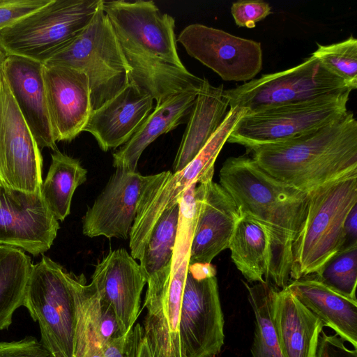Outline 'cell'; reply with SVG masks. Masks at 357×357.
<instances>
[{"label": "cell", "mask_w": 357, "mask_h": 357, "mask_svg": "<svg viewBox=\"0 0 357 357\" xmlns=\"http://www.w3.org/2000/svg\"><path fill=\"white\" fill-rule=\"evenodd\" d=\"M102 9L130 68V82L156 105L201 89L204 78L189 72L178 56L174 17L162 13L153 1L102 0Z\"/></svg>", "instance_id": "cell-1"}, {"label": "cell", "mask_w": 357, "mask_h": 357, "mask_svg": "<svg viewBox=\"0 0 357 357\" xmlns=\"http://www.w3.org/2000/svg\"><path fill=\"white\" fill-rule=\"evenodd\" d=\"M219 178L241 215L252 218L266 233L268 282L278 289L286 287L290 281L292 244L306 215L309 193L272 177L247 155L228 158Z\"/></svg>", "instance_id": "cell-2"}, {"label": "cell", "mask_w": 357, "mask_h": 357, "mask_svg": "<svg viewBox=\"0 0 357 357\" xmlns=\"http://www.w3.org/2000/svg\"><path fill=\"white\" fill-rule=\"evenodd\" d=\"M266 173L296 189H314L357 174V121L347 110L336 120L294 139L247 149Z\"/></svg>", "instance_id": "cell-3"}, {"label": "cell", "mask_w": 357, "mask_h": 357, "mask_svg": "<svg viewBox=\"0 0 357 357\" xmlns=\"http://www.w3.org/2000/svg\"><path fill=\"white\" fill-rule=\"evenodd\" d=\"M357 205V174L309 192L306 215L291 248L290 280L318 273L346 247L344 223Z\"/></svg>", "instance_id": "cell-4"}, {"label": "cell", "mask_w": 357, "mask_h": 357, "mask_svg": "<svg viewBox=\"0 0 357 357\" xmlns=\"http://www.w3.org/2000/svg\"><path fill=\"white\" fill-rule=\"evenodd\" d=\"M240 119L238 112L228 111L218 129L183 169L153 174L141 195L130 233V255L135 259L139 261L142 258L153 229L162 213L179 203L192 185L213 177L216 158Z\"/></svg>", "instance_id": "cell-5"}, {"label": "cell", "mask_w": 357, "mask_h": 357, "mask_svg": "<svg viewBox=\"0 0 357 357\" xmlns=\"http://www.w3.org/2000/svg\"><path fill=\"white\" fill-rule=\"evenodd\" d=\"M44 64L82 70L89 82L92 111L113 98L130 83V68L102 0L89 24Z\"/></svg>", "instance_id": "cell-6"}, {"label": "cell", "mask_w": 357, "mask_h": 357, "mask_svg": "<svg viewBox=\"0 0 357 357\" xmlns=\"http://www.w3.org/2000/svg\"><path fill=\"white\" fill-rule=\"evenodd\" d=\"M102 0H51L0 31V47L8 54L45 63L91 22Z\"/></svg>", "instance_id": "cell-7"}, {"label": "cell", "mask_w": 357, "mask_h": 357, "mask_svg": "<svg viewBox=\"0 0 357 357\" xmlns=\"http://www.w3.org/2000/svg\"><path fill=\"white\" fill-rule=\"evenodd\" d=\"M351 91L347 89L306 102L248 112L234 126L227 142L250 149L303 136L346 113Z\"/></svg>", "instance_id": "cell-8"}, {"label": "cell", "mask_w": 357, "mask_h": 357, "mask_svg": "<svg viewBox=\"0 0 357 357\" xmlns=\"http://www.w3.org/2000/svg\"><path fill=\"white\" fill-rule=\"evenodd\" d=\"M23 306L38 323L43 345L52 354L73 357L75 312L69 272L42 255L32 266Z\"/></svg>", "instance_id": "cell-9"}, {"label": "cell", "mask_w": 357, "mask_h": 357, "mask_svg": "<svg viewBox=\"0 0 357 357\" xmlns=\"http://www.w3.org/2000/svg\"><path fill=\"white\" fill-rule=\"evenodd\" d=\"M347 89L351 90L311 54L296 66L262 75L236 87L225 89V94L229 107L246 108L248 113H252L312 100Z\"/></svg>", "instance_id": "cell-10"}, {"label": "cell", "mask_w": 357, "mask_h": 357, "mask_svg": "<svg viewBox=\"0 0 357 357\" xmlns=\"http://www.w3.org/2000/svg\"><path fill=\"white\" fill-rule=\"evenodd\" d=\"M215 274L211 264L188 266L179 317L184 357H214L224 344V315Z\"/></svg>", "instance_id": "cell-11"}, {"label": "cell", "mask_w": 357, "mask_h": 357, "mask_svg": "<svg viewBox=\"0 0 357 357\" xmlns=\"http://www.w3.org/2000/svg\"><path fill=\"white\" fill-rule=\"evenodd\" d=\"M3 66V65H2ZM43 158L0 70V183L28 193L40 192Z\"/></svg>", "instance_id": "cell-12"}, {"label": "cell", "mask_w": 357, "mask_h": 357, "mask_svg": "<svg viewBox=\"0 0 357 357\" xmlns=\"http://www.w3.org/2000/svg\"><path fill=\"white\" fill-rule=\"evenodd\" d=\"M176 41L225 81H250L262 68L260 43L221 29L191 24L180 32Z\"/></svg>", "instance_id": "cell-13"}, {"label": "cell", "mask_w": 357, "mask_h": 357, "mask_svg": "<svg viewBox=\"0 0 357 357\" xmlns=\"http://www.w3.org/2000/svg\"><path fill=\"white\" fill-rule=\"evenodd\" d=\"M192 232L191 223H179L167 287L160 302L147 310L144 319V335L155 357H184L179 337V317Z\"/></svg>", "instance_id": "cell-14"}, {"label": "cell", "mask_w": 357, "mask_h": 357, "mask_svg": "<svg viewBox=\"0 0 357 357\" xmlns=\"http://www.w3.org/2000/svg\"><path fill=\"white\" fill-rule=\"evenodd\" d=\"M58 220L46 206L41 191L28 193L0 183V245L43 255L55 239Z\"/></svg>", "instance_id": "cell-15"}, {"label": "cell", "mask_w": 357, "mask_h": 357, "mask_svg": "<svg viewBox=\"0 0 357 357\" xmlns=\"http://www.w3.org/2000/svg\"><path fill=\"white\" fill-rule=\"evenodd\" d=\"M195 225L189 265L211 264L229 243L241 213L231 196L213 177L198 183L194 191Z\"/></svg>", "instance_id": "cell-16"}, {"label": "cell", "mask_w": 357, "mask_h": 357, "mask_svg": "<svg viewBox=\"0 0 357 357\" xmlns=\"http://www.w3.org/2000/svg\"><path fill=\"white\" fill-rule=\"evenodd\" d=\"M153 177L116 169L83 217V234L91 238H128L139 198Z\"/></svg>", "instance_id": "cell-17"}, {"label": "cell", "mask_w": 357, "mask_h": 357, "mask_svg": "<svg viewBox=\"0 0 357 357\" xmlns=\"http://www.w3.org/2000/svg\"><path fill=\"white\" fill-rule=\"evenodd\" d=\"M47 109L56 142L74 139L92 112L89 82L78 69L43 64Z\"/></svg>", "instance_id": "cell-18"}, {"label": "cell", "mask_w": 357, "mask_h": 357, "mask_svg": "<svg viewBox=\"0 0 357 357\" xmlns=\"http://www.w3.org/2000/svg\"><path fill=\"white\" fill-rule=\"evenodd\" d=\"M91 282L114 311L121 334L128 332L140 313L146 283L139 264L124 248L112 250L96 265Z\"/></svg>", "instance_id": "cell-19"}, {"label": "cell", "mask_w": 357, "mask_h": 357, "mask_svg": "<svg viewBox=\"0 0 357 357\" xmlns=\"http://www.w3.org/2000/svg\"><path fill=\"white\" fill-rule=\"evenodd\" d=\"M2 68L13 98L40 150H57L47 105L43 63L6 54Z\"/></svg>", "instance_id": "cell-20"}, {"label": "cell", "mask_w": 357, "mask_h": 357, "mask_svg": "<svg viewBox=\"0 0 357 357\" xmlns=\"http://www.w3.org/2000/svg\"><path fill=\"white\" fill-rule=\"evenodd\" d=\"M153 98L130 83L93 110L83 131L91 133L103 151L126 143L153 109Z\"/></svg>", "instance_id": "cell-21"}, {"label": "cell", "mask_w": 357, "mask_h": 357, "mask_svg": "<svg viewBox=\"0 0 357 357\" xmlns=\"http://www.w3.org/2000/svg\"><path fill=\"white\" fill-rule=\"evenodd\" d=\"M69 280L75 312L73 357H87L122 334L114 311L101 300L93 283H87L84 274L73 272Z\"/></svg>", "instance_id": "cell-22"}, {"label": "cell", "mask_w": 357, "mask_h": 357, "mask_svg": "<svg viewBox=\"0 0 357 357\" xmlns=\"http://www.w3.org/2000/svg\"><path fill=\"white\" fill-rule=\"evenodd\" d=\"M272 321L284 357H315L321 321L286 287H274Z\"/></svg>", "instance_id": "cell-23"}, {"label": "cell", "mask_w": 357, "mask_h": 357, "mask_svg": "<svg viewBox=\"0 0 357 357\" xmlns=\"http://www.w3.org/2000/svg\"><path fill=\"white\" fill-rule=\"evenodd\" d=\"M180 202L162 213L144 248L139 265L147 283L144 307L155 306L169 283L180 218Z\"/></svg>", "instance_id": "cell-24"}, {"label": "cell", "mask_w": 357, "mask_h": 357, "mask_svg": "<svg viewBox=\"0 0 357 357\" xmlns=\"http://www.w3.org/2000/svg\"><path fill=\"white\" fill-rule=\"evenodd\" d=\"M199 91H187L156 105L130 139L113 156V166L136 172L144 149L156 138L187 120Z\"/></svg>", "instance_id": "cell-25"}, {"label": "cell", "mask_w": 357, "mask_h": 357, "mask_svg": "<svg viewBox=\"0 0 357 357\" xmlns=\"http://www.w3.org/2000/svg\"><path fill=\"white\" fill-rule=\"evenodd\" d=\"M287 288L324 326L357 348V301L335 292L313 275L292 280Z\"/></svg>", "instance_id": "cell-26"}, {"label": "cell", "mask_w": 357, "mask_h": 357, "mask_svg": "<svg viewBox=\"0 0 357 357\" xmlns=\"http://www.w3.org/2000/svg\"><path fill=\"white\" fill-rule=\"evenodd\" d=\"M223 85H211L204 78L174 158V172L183 169L199 153L222 123L229 108Z\"/></svg>", "instance_id": "cell-27"}, {"label": "cell", "mask_w": 357, "mask_h": 357, "mask_svg": "<svg viewBox=\"0 0 357 357\" xmlns=\"http://www.w3.org/2000/svg\"><path fill=\"white\" fill-rule=\"evenodd\" d=\"M228 248L232 261L248 282H268V240L264 229L257 222L241 215Z\"/></svg>", "instance_id": "cell-28"}, {"label": "cell", "mask_w": 357, "mask_h": 357, "mask_svg": "<svg viewBox=\"0 0 357 357\" xmlns=\"http://www.w3.org/2000/svg\"><path fill=\"white\" fill-rule=\"evenodd\" d=\"M51 157L52 162L40 191L46 206L56 220L63 221L70 213L75 190L86 181L87 170L77 159L58 149Z\"/></svg>", "instance_id": "cell-29"}, {"label": "cell", "mask_w": 357, "mask_h": 357, "mask_svg": "<svg viewBox=\"0 0 357 357\" xmlns=\"http://www.w3.org/2000/svg\"><path fill=\"white\" fill-rule=\"evenodd\" d=\"M33 264L22 250L0 245V331L8 329L23 305Z\"/></svg>", "instance_id": "cell-30"}, {"label": "cell", "mask_w": 357, "mask_h": 357, "mask_svg": "<svg viewBox=\"0 0 357 357\" xmlns=\"http://www.w3.org/2000/svg\"><path fill=\"white\" fill-rule=\"evenodd\" d=\"M255 314V332L251 357H284L272 321V298L275 286L270 282L245 283Z\"/></svg>", "instance_id": "cell-31"}, {"label": "cell", "mask_w": 357, "mask_h": 357, "mask_svg": "<svg viewBox=\"0 0 357 357\" xmlns=\"http://www.w3.org/2000/svg\"><path fill=\"white\" fill-rule=\"evenodd\" d=\"M312 275L335 292L357 301V244L341 250Z\"/></svg>", "instance_id": "cell-32"}, {"label": "cell", "mask_w": 357, "mask_h": 357, "mask_svg": "<svg viewBox=\"0 0 357 357\" xmlns=\"http://www.w3.org/2000/svg\"><path fill=\"white\" fill-rule=\"evenodd\" d=\"M332 74L354 90L357 87V40L352 35L347 39L331 44L317 45L312 54Z\"/></svg>", "instance_id": "cell-33"}, {"label": "cell", "mask_w": 357, "mask_h": 357, "mask_svg": "<svg viewBox=\"0 0 357 357\" xmlns=\"http://www.w3.org/2000/svg\"><path fill=\"white\" fill-rule=\"evenodd\" d=\"M231 12L238 26L248 29L272 13L270 5L261 0L238 1L232 3Z\"/></svg>", "instance_id": "cell-34"}, {"label": "cell", "mask_w": 357, "mask_h": 357, "mask_svg": "<svg viewBox=\"0 0 357 357\" xmlns=\"http://www.w3.org/2000/svg\"><path fill=\"white\" fill-rule=\"evenodd\" d=\"M144 335L143 328L137 324L126 333L105 343L101 348L103 357H137Z\"/></svg>", "instance_id": "cell-35"}, {"label": "cell", "mask_w": 357, "mask_h": 357, "mask_svg": "<svg viewBox=\"0 0 357 357\" xmlns=\"http://www.w3.org/2000/svg\"><path fill=\"white\" fill-rule=\"evenodd\" d=\"M51 0H9L0 6V31L47 5Z\"/></svg>", "instance_id": "cell-36"}, {"label": "cell", "mask_w": 357, "mask_h": 357, "mask_svg": "<svg viewBox=\"0 0 357 357\" xmlns=\"http://www.w3.org/2000/svg\"><path fill=\"white\" fill-rule=\"evenodd\" d=\"M0 357H53L52 354L33 336L20 340L0 342Z\"/></svg>", "instance_id": "cell-37"}, {"label": "cell", "mask_w": 357, "mask_h": 357, "mask_svg": "<svg viewBox=\"0 0 357 357\" xmlns=\"http://www.w3.org/2000/svg\"><path fill=\"white\" fill-rule=\"evenodd\" d=\"M338 335H328L321 331L318 338L315 357H357V349L350 350Z\"/></svg>", "instance_id": "cell-38"}, {"label": "cell", "mask_w": 357, "mask_h": 357, "mask_svg": "<svg viewBox=\"0 0 357 357\" xmlns=\"http://www.w3.org/2000/svg\"><path fill=\"white\" fill-rule=\"evenodd\" d=\"M344 232L346 247L357 244V205L347 215L344 223Z\"/></svg>", "instance_id": "cell-39"}, {"label": "cell", "mask_w": 357, "mask_h": 357, "mask_svg": "<svg viewBox=\"0 0 357 357\" xmlns=\"http://www.w3.org/2000/svg\"><path fill=\"white\" fill-rule=\"evenodd\" d=\"M137 357H155L149 342L145 335L142 338L139 343Z\"/></svg>", "instance_id": "cell-40"}, {"label": "cell", "mask_w": 357, "mask_h": 357, "mask_svg": "<svg viewBox=\"0 0 357 357\" xmlns=\"http://www.w3.org/2000/svg\"><path fill=\"white\" fill-rule=\"evenodd\" d=\"M87 357H103L102 351L101 348H97L92 351Z\"/></svg>", "instance_id": "cell-41"}, {"label": "cell", "mask_w": 357, "mask_h": 357, "mask_svg": "<svg viewBox=\"0 0 357 357\" xmlns=\"http://www.w3.org/2000/svg\"><path fill=\"white\" fill-rule=\"evenodd\" d=\"M5 56H6V52L0 47V70L2 67Z\"/></svg>", "instance_id": "cell-42"}, {"label": "cell", "mask_w": 357, "mask_h": 357, "mask_svg": "<svg viewBox=\"0 0 357 357\" xmlns=\"http://www.w3.org/2000/svg\"><path fill=\"white\" fill-rule=\"evenodd\" d=\"M53 357H65L61 353H55L52 354Z\"/></svg>", "instance_id": "cell-43"}, {"label": "cell", "mask_w": 357, "mask_h": 357, "mask_svg": "<svg viewBox=\"0 0 357 357\" xmlns=\"http://www.w3.org/2000/svg\"><path fill=\"white\" fill-rule=\"evenodd\" d=\"M9 0H0V6H2V5H4L6 4V3L8 2Z\"/></svg>", "instance_id": "cell-44"}]
</instances>
